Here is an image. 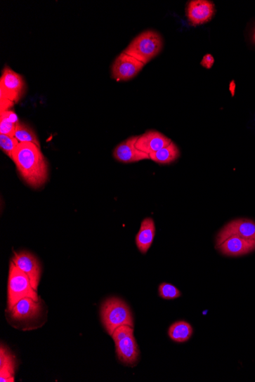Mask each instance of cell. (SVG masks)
<instances>
[{"label":"cell","mask_w":255,"mask_h":382,"mask_svg":"<svg viewBox=\"0 0 255 382\" xmlns=\"http://www.w3.org/2000/svg\"><path fill=\"white\" fill-rule=\"evenodd\" d=\"M7 298L8 310L25 298L40 300L38 292L32 287L28 275L18 268L12 261L8 272Z\"/></svg>","instance_id":"obj_4"},{"label":"cell","mask_w":255,"mask_h":382,"mask_svg":"<svg viewBox=\"0 0 255 382\" xmlns=\"http://www.w3.org/2000/svg\"><path fill=\"white\" fill-rule=\"evenodd\" d=\"M181 156L178 147L174 142L156 152L149 155L152 162L159 164H170L177 161Z\"/></svg>","instance_id":"obj_17"},{"label":"cell","mask_w":255,"mask_h":382,"mask_svg":"<svg viewBox=\"0 0 255 382\" xmlns=\"http://www.w3.org/2000/svg\"><path fill=\"white\" fill-rule=\"evenodd\" d=\"M233 236L255 239V221L247 218H240L228 222L218 233L216 246L222 244L228 238Z\"/></svg>","instance_id":"obj_7"},{"label":"cell","mask_w":255,"mask_h":382,"mask_svg":"<svg viewBox=\"0 0 255 382\" xmlns=\"http://www.w3.org/2000/svg\"><path fill=\"white\" fill-rule=\"evenodd\" d=\"M216 248L225 256H240L255 251V239L233 236Z\"/></svg>","instance_id":"obj_14"},{"label":"cell","mask_w":255,"mask_h":382,"mask_svg":"<svg viewBox=\"0 0 255 382\" xmlns=\"http://www.w3.org/2000/svg\"><path fill=\"white\" fill-rule=\"evenodd\" d=\"M158 294L164 300H174L182 296L181 292L178 288L166 282L162 283L159 287H158Z\"/></svg>","instance_id":"obj_21"},{"label":"cell","mask_w":255,"mask_h":382,"mask_svg":"<svg viewBox=\"0 0 255 382\" xmlns=\"http://www.w3.org/2000/svg\"><path fill=\"white\" fill-rule=\"evenodd\" d=\"M20 141L15 137L0 135V147L4 152L13 159L14 150L19 145Z\"/></svg>","instance_id":"obj_20"},{"label":"cell","mask_w":255,"mask_h":382,"mask_svg":"<svg viewBox=\"0 0 255 382\" xmlns=\"http://www.w3.org/2000/svg\"><path fill=\"white\" fill-rule=\"evenodd\" d=\"M100 317L105 330L110 336L119 327L128 325L134 327V319L129 306L119 298L112 297L103 302Z\"/></svg>","instance_id":"obj_2"},{"label":"cell","mask_w":255,"mask_h":382,"mask_svg":"<svg viewBox=\"0 0 255 382\" xmlns=\"http://www.w3.org/2000/svg\"><path fill=\"white\" fill-rule=\"evenodd\" d=\"M155 221L151 218L144 219L140 224L139 232L136 237V246L138 251L143 254H146L152 246L155 236Z\"/></svg>","instance_id":"obj_15"},{"label":"cell","mask_w":255,"mask_h":382,"mask_svg":"<svg viewBox=\"0 0 255 382\" xmlns=\"http://www.w3.org/2000/svg\"><path fill=\"white\" fill-rule=\"evenodd\" d=\"M172 140L159 131H148L138 136L136 147L143 152L150 155L171 143Z\"/></svg>","instance_id":"obj_13"},{"label":"cell","mask_w":255,"mask_h":382,"mask_svg":"<svg viewBox=\"0 0 255 382\" xmlns=\"http://www.w3.org/2000/svg\"><path fill=\"white\" fill-rule=\"evenodd\" d=\"M163 46V39L159 33L147 30L137 35L123 52L145 65L160 54Z\"/></svg>","instance_id":"obj_3"},{"label":"cell","mask_w":255,"mask_h":382,"mask_svg":"<svg viewBox=\"0 0 255 382\" xmlns=\"http://www.w3.org/2000/svg\"><path fill=\"white\" fill-rule=\"evenodd\" d=\"M145 65L124 52L114 60L111 67V76L117 81H128L136 77Z\"/></svg>","instance_id":"obj_6"},{"label":"cell","mask_w":255,"mask_h":382,"mask_svg":"<svg viewBox=\"0 0 255 382\" xmlns=\"http://www.w3.org/2000/svg\"><path fill=\"white\" fill-rule=\"evenodd\" d=\"M12 262L28 275L32 286L38 290L41 275V266L39 260L29 252L15 253Z\"/></svg>","instance_id":"obj_8"},{"label":"cell","mask_w":255,"mask_h":382,"mask_svg":"<svg viewBox=\"0 0 255 382\" xmlns=\"http://www.w3.org/2000/svg\"><path fill=\"white\" fill-rule=\"evenodd\" d=\"M200 64L207 69L212 68L214 65V58L211 55H207L204 57Z\"/></svg>","instance_id":"obj_25"},{"label":"cell","mask_w":255,"mask_h":382,"mask_svg":"<svg viewBox=\"0 0 255 382\" xmlns=\"http://www.w3.org/2000/svg\"><path fill=\"white\" fill-rule=\"evenodd\" d=\"M16 124L0 119V135L15 137Z\"/></svg>","instance_id":"obj_23"},{"label":"cell","mask_w":255,"mask_h":382,"mask_svg":"<svg viewBox=\"0 0 255 382\" xmlns=\"http://www.w3.org/2000/svg\"><path fill=\"white\" fill-rule=\"evenodd\" d=\"M138 138V136H131L122 141L114 149L113 157L117 161L125 164L136 163L150 159L148 154L143 152L136 147Z\"/></svg>","instance_id":"obj_9"},{"label":"cell","mask_w":255,"mask_h":382,"mask_svg":"<svg viewBox=\"0 0 255 382\" xmlns=\"http://www.w3.org/2000/svg\"><path fill=\"white\" fill-rule=\"evenodd\" d=\"M0 119H4L14 124L19 122L16 114L11 110L0 112Z\"/></svg>","instance_id":"obj_24"},{"label":"cell","mask_w":255,"mask_h":382,"mask_svg":"<svg viewBox=\"0 0 255 382\" xmlns=\"http://www.w3.org/2000/svg\"><path fill=\"white\" fill-rule=\"evenodd\" d=\"M15 138L20 143H32L41 148L37 134L27 124L20 121L16 124Z\"/></svg>","instance_id":"obj_19"},{"label":"cell","mask_w":255,"mask_h":382,"mask_svg":"<svg viewBox=\"0 0 255 382\" xmlns=\"http://www.w3.org/2000/svg\"><path fill=\"white\" fill-rule=\"evenodd\" d=\"M116 353L119 362L125 366L136 367L139 361L140 350L134 336L131 332L124 338L115 343Z\"/></svg>","instance_id":"obj_11"},{"label":"cell","mask_w":255,"mask_h":382,"mask_svg":"<svg viewBox=\"0 0 255 382\" xmlns=\"http://www.w3.org/2000/svg\"><path fill=\"white\" fill-rule=\"evenodd\" d=\"M13 162L26 183L39 188L48 180V165L41 148L32 143H20L14 150Z\"/></svg>","instance_id":"obj_1"},{"label":"cell","mask_w":255,"mask_h":382,"mask_svg":"<svg viewBox=\"0 0 255 382\" xmlns=\"http://www.w3.org/2000/svg\"><path fill=\"white\" fill-rule=\"evenodd\" d=\"M214 14L215 5L207 0H192L188 4L187 16L192 25L208 22Z\"/></svg>","instance_id":"obj_12"},{"label":"cell","mask_w":255,"mask_h":382,"mask_svg":"<svg viewBox=\"0 0 255 382\" xmlns=\"http://www.w3.org/2000/svg\"><path fill=\"white\" fill-rule=\"evenodd\" d=\"M41 300L35 301L31 298H25L18 302L10 310L11 317L15 322H26L41 315L42 310Z\"/></svg>","instance_id":"obj_10"},{"label":"cell","mask_w":255,"mask_h":382,"mask_svg":"<svg viewBox=\"0 0 255 382\" xmlns=\"http://www.w3.org/2000/svg\"><path fill=\"white\" fill-rule=\"evenodd\" d=\"M254 41H255V32H254Z\"/></svg>","instance_id":"obj_26"},{"label":"cell","mask_w":255,"mask_h":382,"mask_svg":"<svg viewBox=\"0 0 255 382\" xmlns=\"http://www.w3.org/2000/svg\"><path fill=\"white\" fill-rule=\"evenodd\" d=\"M131 332H134V327L128 325L119 327L112 335V340L114 343L118 342Z\"/></svg>","instance_id":"obj_22"},{"label":"cell","mask_w":255,"mask_h":382,"mask_svg":"<svg viewBox=\"0 0 255 382\" xmlns=\"http://www.w3.org/2000/svg\"><path fill=\"white\" fill-rule=\"evenodd\" d=\"M25 83L23 77L11 67H5L0 78V96L14 103H19L25 93Z\"/></svg>","instance_id":"obj_5"},{"label":"cell","mask_w":255,"mask_h":382,"mask_svg":"<svg viewBox=\"0 0 255 382\" xmlns=\"http://www.w3.org/2000/svg\"><path fill=\"white\" fill-rule=\"evenodd\" d=\"M16 368V360L6 346L1 345L0 349V381L13 382Z\"/></svg>","instance_id":"obj_16"},{"label":"cell","mask_w":255,"mask_h":382,"mask_svg":"<svg viewBox=\"0 0 255 382\" xmlns=\"http://www.w3.org/2000/svg\"><path fill=\"white\" fill-rule=\"evenodd\" d=\"M193 329L186 322H178L173 324L169 330L170 338L177 343H185L188 341L192 335Z\"/></svg>","instance_id":"obj_18"}]
</instances>
